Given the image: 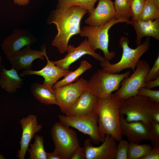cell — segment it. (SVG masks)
Returning <instances> with one entry per match:
<instances>
[{
    "instance_id": "cell-1",
    "label": "cell",
    "mask_w": 159,
    "mask_h": 159,
    "mask_svg": "<svg viewBox=\"0 0 159 159\" xmlns=\"http://www.w3.org/2000/svg\"><path fill=\"white\" fill-rule=\"evenodd\" d=\"M88 13L85 9L74 5L63 8H57L51 11L47 18L49 24H54L57 33L53 40L52 45L59 52H66L69 39L73 36L80 34L81 21Z\"/></svg>"
},
{
    "instance_id": "cell-2",
    "label": "cell",
    "mask_w": 159,
    "mask_h": 159,
    "mask_svg": "<svg viewBox=\"0 0 159 159\" xmlns=\"http://www.w3.org/2000/svg\"><path fill=\"white\" fill-rule=\"evenodd\" d=\"M122 100L112 93L107 97L98 98L95 111L102 142L106 135L119 142L122 139L120 127V109Z\"/></svg>"
},
{
    "instance_id": "cell-3",
    "label": "cell",
    "mask_w": 159,
    "mask_h": 159,
    "mask_svg": "<svg viewBox=\"0 0 159 159\" xmlns=\"http://www.w3.org/2000/svg\"><path fill=\"white\" fill-rule=\"evenodd\" d=\"M150 37H148L142 44L135 49L129 46V40L125 36L121 37L119 40L120 47L122 50L120 59L117 62L111 64L110 61L106 60L100 62L102 69L108 72L118 73L124 69L131 68L133 71L142 56L149 49L151 44Z\"/></svg>"
},
{
    "instance_id": "cell-4",
    "label": "cell",
    "mask_w": 159,
    "mask_h": 159,
    "mask_svg": "<svg viewBox=\"0 0 159 159\" xmlns=\"http://www.w3.org/2000/svg\"><path fill=\"white\" fill-rule=\"evenodd\" d=\"M129 21L125 19L115 18L103 25L95 26H85L81 29L80 34L82 37L87 38L88 42L95 51L97 49L101 50L103 52L104 58L110 61L115 56V51L110 52L108 49L110 29L115 24L120 22L129 24Z\"/></svg>"
},
{
    "instance_id": "cell-5",
    "label": "cell",
    "mask_w": 159,
    "mask_h": 159,
    "mask_svg": "<svg viewBox=\"0 0 159 159\" xmlns=\"http://www.w3.org/2000/svg\"><path fill=\"white\" fill-rule=\"evenodd\" d=\"M130 74L129 71L119 74L99 69L87 81V89L98 98L107 97L119 89L121 81Z\"/></svg>"
},
{
    "instance_id": "cell-6",
    "label": "cell",
    "mask_w": 159,
    "mask_h": 159,
    "mask_svg": "<svg viewBox=\"0 0 159 159\" xmlns=\"http://www.w3.org/2000/svg\"><path fill=\"white\" fill-rule=\"evenodd\" d=\"M155 102L148 97L137 95L122 101L120 115H125V119L128 122L140 121L150 125L152 121L150 113Z\"/></svg>"
},
{
    "instance_id": "cell-7",
    "label": "cell",
    "mask_w": 159,
    "mask_h": 159,
    "mask_svg": "<svg viewBox=\"0 0 159 159\" xmlns=\"http://www.w3.org/2000/svg\"><path fill=\"white\" fill-rule=\"evenodd\" d=\"M51 133L55 145L54 151L64 159H70L75 150L80 146L76 131L59 122L52 125Z\"/></svg>"
},
{
    "instance_id": "cell-8",
    "label": "cell",
    "mask_w": 159,
    "mask_h": 159,
    "mask_svg": "<svg viewBox=\"0 0 159 159\" xmlns=\"http://www.w3.org/2000/svg\"><path fill=\"white\" fill-rule=\"evenodd\" d=\"M150 68L146 61L139 60L133 73L121 81L115 95L122 101L137 95L139 90L145 87V77Z\"/></svg>"
},
{
    "instance_id": "cell-9",
    "label": "cell",
    "mask_w": 159,
    "mask_h": 159,
    "mask_svg": "<svg viewBox=\"0 0 159 159\" xmlns=\"http://www.w3.org/2000/svg\"><path fill=\"white\" fill-rule=\"evenodd\" d=\"M59 122L68 127H72L89 136L92 143L98 144L102 142L98 124V115L96 112L86 116H69L58 115Z\"/></svg>"
},
{
    "instance_id": "cell-10",
    "label": "cell",
    "mask_w": 159,
    "mask_h": 159,
    "mask_svg": "<svg viewBox=\"0 0 159 159\" xmlns=\"http://www.w3.org/2000/svg\"><path fill=\"white\" fill-rule=\"evenodd\" d=\"M52 88L60 111L65 114L82 93L87 89V80L81 77L72 83Z\"/></svg>"
},
{
    "instance_id": "cell-11",
    "label": "cell",
    "mask_w": 159,
    "mask_h": 159,
    "mask_svg": "<svg viewBox=\"0 0 159 159\" xmlns=\"http://www.w3.org/2000/svg\"><path fill=\"white\" fill-rule=\"evenodd\" d=\"M37 41L29 30L16 28L1 44V49L6 57L10 56L24 47L31 46Z\"/></svg>"
},
{
    "instance_id": "cell-12",
    "label": "cell",
    "mask_w": 159,
    "mask_h": 159,
    "mask_svg": "<svg viewBox=\"0 0 159 159\" xmlns=\"http://www.w3.org/2000/svg\"><path fill=\"white\" fill-rule=\"evenodd\" d=\"M41 49V50H33L31 46H28L12 55L6 57V59L10 62L12 68L17 71L22 69L32 70L34 61L37 59L43 60L47 55L45 46H42Z\"/></svg>"
},
{
    "instance_id": "cell-13",
    "label": "cell",
    "mask_w": 159,
    "mask_h": 159,
    "mask_svg": "<svg viewBox=\"0 0 159 159\" xmlns=\"http://www.w3.org/2000/svg\"><path fill=\"white\" fill-rule=\"evenodd\" d=\"M117 141L109 135H106L103 143L95 147L90 139L84 141V149L86 159H115Z\"/></svg>"
},
{
    "instance_id": "cell-14",
    "label": "cell",
    "mask_w": 159,
    "mask_h": 159,
    "mask_svg": "<svg viewBox=\"0 0 159 159\" xmlns=\"http://www.w3.org/2000/svg\"><path fill=\"white\" fill-rule=\"evenodd\" d=\"M66 52L67 54L62 59L53 61L56 66L65 70H69L70 65L83 56L88 54L100 62L105 60L104 57L94 51L89 45L86 39L77 47L71 44L68 45Z\"/></svg>"
},
{
    "instance_id": "cell-15",
    "label": "cell",
    "mask_w": 159,
    "mask_h": 159,
    "mask_svg": "<svg viewBox=\"0 0 159 159\" xmlns=\"http://www.w3.org/2000/svg\"><path fill=\"white\" fill-rule=\"evenodd\" d=\"M20 122L22 133L19 142L20 149L18 151L16 156L19 159H24L31 140L35 134L41 130L42 125L38 124L37 116L33 114L22 118Z\"/></svg>"
},
{
    "instance_id": "cell-16",
    "label": "cell",
    "mask_w": 159,
    "mask_h": 159,
    "mask_svg": "<svg viewBox=\"0 0 159 159\" xmlns=\"http://www.w3.org/2000/svg\"><path fill=\"white\" fill-rule=\"evenodd\" d=\"M150 125L140 121L128 122L123 115H120L122 135L125 136L130 142L140 143L143 141L149 140Z\"/></svg>"
},
{
    "instance_id": "cell-17",
    "label": "cell",
    "mask_w": 159,
    "mask_h": 159,
    "mask_svg": "<svg viewBox=\"0 0 159 159\" xmlns=\"http://www.w3.org/2000/svg\"><path fill=\"white\" fill-rule=\"evenodd\" d=\"M96 7L85 20V23L92 26L104 24L115 17L116 13L112 0H99Z\"/></svg>"
},
{
    "instance_id": "cell-18",
    "label": "cell",
    "mask_w": 159,
    "mask_h": 159,
    "mask_svg": "<svg viewBox=\"0 0 159 159\" xmlns=\"http://www.w3.org/2000/svg\"><path fill=\"white\" fill-rule=\"evenodd\" d=\"M47 63L41 69L39 70H24L20 74L21 77L35 75L42 76L44 78L43 83L52 87L61 77H64L72 71L65 70L56 66L50 61L47 55L45 57Z\"/></svg>"
},
{
    "instance_id": "cell-19",
    "label": "cell",
    "mask_w": 159,
    "mask_h": 159,
    "mask_svg": "<svg viewBox=\"0 0 159 159\" xmlns=\"http://www.w3.org/2000/svg\"><path fill=\"white\" fill-rule=\"evenodd\" d=\"M98 98L88 89L85 90L66 113L69 116L88 115L95 111Z\"/></svg>"
},
{
    "instance_id": "cell-20",
    "label": "cell",
    "mask_w": 159,
    "mask_h": 159,
    "mask_svg": "<svg viewBox=\"0 0 159 159\" xmlns=\"http://www.w3.org/2000/svg\"><path fill=\"white\" fill-rule=\"evenodd\" d=\"M129 24H131L136 31L137 37L135 42L137 46L142 44V39L145 37H151L159 40V19L143 21L131 18Z\"/></svg>"
},
{
    "instance_id": "cell-21",
    "label": "cell",
    "mask_w": 159,
    "mask_h": 159,
    "mask_svg": "<svg viewBox=\"0 0 159 159\" xmlns=\"http://www.w3.org/2000/svg\"><path fill=\"white\" fill-rule=\"evenodd\" d=\"M21 77L14 68L7 69L3 66L0 72V86L9 93L15 92L23 84Z\"/></svg>"
},
{
    "instance_id": "cell-22",
    "label": "cell",
    "mask_w": 159,
    "mask_h": 159,
    "mask_svg": "<svg viewBox=\"0 0 159 159\" xmlns=\"http://www.w3.org/2000/svg\"><path fill=\"white\" fill-rule=\"evenodd\" d=\"M30 90L33 95L41 103L58 106L52 87L43 83L34 82L31 85Z\"/></svg>"
},
{
    "instance_id": "cell-23",
    "label": "cell",
    "mask_w": 159,
    "mask_h": 159,
    "mask_svg": "<svg viewBox=\"0 0 159 159\" xmlns=\"http://www.w3.org/2000/svg\"><path fill=\"white\" fill-rule=\"evenodd\" d=\"M92 65L86 60L80 62L79 66L74 71H71L64 77L62 80L57 81L53 86V87L63 86L76 81L79 77L86 71L91 68Z\"/></svg>"
},
{
    "instance_id": "cell-24",
    "label": "cell",
    "mask_w": 159,
    "mask_h": 159,
    "mask_svg": "<svg viewBox=\"0 0 159 159\" xmlns=\"http://www.w3.org/2000/svg\"><path fill=\"white\" fill-rule=\"evenodd\" d=\"M27 151L29 154V159H47L43 136L36 135L34 142L30 144V148H28Z\"/></svg>"
},
{
    "instance_id": "cell-25",
    "label": "cell",
    "mask_w": 159,
    "mask_h": 159,
    "mask_svg": "<svg viewBox=\"0 0 159 159\" xmlns=\"http://www.w3.org/2000/svg\"><path fill=\"white\" fill-rule=\"evenodd\" d=\"M159 19V8L153 0H146L138 20L146 21Z\"/></svg>"
},
{
    "instance_id": "cell-26",
    "label": "cell",
    "mask_w": 159,
    "mask_h": 159,
    "mask_svg": "<svg viewBox=\"0 0 159 159\" xmlns=\"http://www.w3.org/2000/svg\"><path fill=\"white\" fill-rule=\"evenodd\" d=\"M114 3L116 13L115 18L130 21L132 17L130 2L129 0H115Z\"/></svg>"
},
{
    "instance_id": "cell-27",
    "label": "cell",
    "mask_w": 159,
    "mask_h": 159,
    "mask_svg": "<svg viewBox=\"0 0 159 159\" xmlns=\"http://www.w3.org/2000/svg\"><path fill=\"white\" fill-rule=\"evenodd\" d=\"M99 0H57V8L63 9L76 5L86 9L89 14L94 8L96 2Z\"/></svg>"
},
{
    "instance_id": "cell-28",
    "label": "cell",
    "mask_w": 159,
    "mask_h": 159,
    "mask_svg": "<svg viewBox=\"0 0 159 159\" xmlns=\"http://www.w3.org/2000/svg\"><path fill=\"white\" fill-rule=\"evenodd\" d=\"M149 144H140L130 142L127 155V159H140L152 148Z\"/></svg>"
},
{
    "instance_id": "cell-29",
    "label": "cell",
    "mask_w": 159,
    "mask_h": 159,
    "mask_svg": "<svg viewBox=\"0 0 159 159\" xmlns=\"http://www.w3.org/2000/svg\"><path fill=\"white\" fill-rule=\"evenodd\" d=\"M149 140L153 147L159 148V122H152Z\"/></svg>"
},
{
    "instance_id": "cell-30",
    "label": "cell",
    "mask_w": 159,
    "mask_h": 159,
    "mask_svg": "<svg viewBox=\"0 0 159 159\" xmlns=\"http://www.w3.org/2000/svg\"><path fill=\"white\" fill-rule=\"evenodd\" d=\"M117 145L115 159H127L129 143L122 139Z\"/></svg>"
},
{
    "instance_id": "cell-31",
    "label": "cell",
    "mask_w": 159,
    "mask_h": 159,
    "mask_svg": "<svg viewBox=\"0 0 159 159\" xmlns=\"http://www.w3.org/2000/svg\"><path fill=\"white\" fill-rule=\"evenodd\" d=\"M146 0H131L130 7L132 18L138 20L143 9Z\"/></svg>"
},
{
    "instance_id": "cell-32",
    "label": "cell",
    "mask_w": 159,
    "mask_h": 159,
    "mask_svg": "<svg viewBox=\"0 0 159 159\" xmlns=\"http://www.w3.org/2000/svg\"><path fill=\"white\" fill-rule=\"evenodd\" d=\"M137 95L148 97L155 102L159 103V90H153L145 87L140 88Z\"/></svg>"
},
{
    "instance_id": "cell-33",
    "label": "cell",
    "mask_w": 159,
    "mask_h": 159,
    "mask_svg": "<svg viewBox=\"0 0 159 159\" xmlns=\"http://www.w3.org/2000/svg\"><path fill=\"white\" fill-rule=\"evenodd\" d=\"M159 76V56L155 60L152 67L150 69L145 78V84Z\"/></svg>"
},
{
    "instance_id": "cell-34",
    "label": "cell",
    "mask_w": 159,
    "mask_h": 159,
    "mask_svg": "<svg viewBox=\"0 0 159 159\" xmlns=\"http://www.w3.org/2000/svg\"><path fill=\"white\" fill-rule=\"evenodd\" d=\"M150 115L152 122H159V103L155 102L150 111Z\"/></svg>"
},
{
    "instance_id": "cell-35",
    "label": "cell",
    "mask_w": 159,
    "mask_h": 159,
    "mask_svg": "<svg viewBox=\"0 0 159 159\" xmlns=\"http://www.w3.org/2000/svg\"><path fill=\"white\" fill-rule=\"evenodd\" d=\"M159 148L153 147L140 159H159Z\"/></svg>"
},
{
    "instance_id": "cell-36",
    "label": "cell",
    "mask_w": 159,
    "mask_h": 159,
    "mask_svg": "<svg viewBox=\"0 0 159 159\" xmlns=\"http://www.w3.org/2000/svg\"><path fill=\"white\" fill-rule=\"evenodd\" d=\"M70 159H86L84 149L80 146L75 150Z\"/></svg>"
},
{
    "instance_id": "cell-37",
    "label": "cell",
    "mask_w": 159,
    "mask_h": 159,
    "mask_svg": "<svg viewBox=\"0 0 159 159\" xmlns=\"http://www.w3.org/2000/svg\"><path fill=\"white\" fill-rule=\"evenodd\" d=\"M159 86V76L155 79L149 81L145 84L144 87L152 89Z\"/></svg>"
},
{
    "instance_id": "cell-38",
    "label": "cell",
    "mask_w": 159,
    "mask_h": 159,
    "mask_svg": "<svg viewBox=\"0 0 159 159\" xmlns=\"http://www.w3.org/2000/svg\"><path fill=\"white\" fill-rule=\"evenodd\" d=\"M47 159H64L60 155L55 151L46 153Z\"/></svg>"
},
{
    "instance_id": "cell-39",
    "label": "cell",
    "mask_w": 159,
    "mask_h": 159,
    "mask_svg": "<svg viewBox=\"0 0 159 159\" xmlns=\"http://www.w3.org/2000/svg\"><path fill=\"white\" fill-rule=\"evenodd\" d=\"M15 4L19 6H25L28 5L30 1V0H13Z\"/></svg>"
},
{
    "instance_id": "cell-40",
    "label": "cell",
    "mask_w": 159,
    "mask_h": 159,
    "mask_svg": "<svg viewBox=\"0 0 159 159\" xmlns=\"http://www.w3.org/2000/svg\"><path fill=\"white\" fill-rule=\"evenodd\" d=\"M155 5L159 8V0H153Z\"/></svg>"
},
{
    "instance_id": "cell-41",
    "label": "cell",
    "mask_w": 159,
    "mask_h": 159,
    "mask_svg": "<svg viewBox=\"0 0 159 159\" xmlns=\"http://www.w3.org/2000/svg\"><path fill=\"white\" fill-rule=\"evenodd\" d=\"M2 61V58L1 56L0 55V70H1V69L2 67L3 66H2L1 63Z\"/></svg>"
},
{
    "instance_id": "cell-42",
    "label": "cell",
    "mask_w": 159,
    "mask_h": 159,
    "mask_svg": "<svg viewBox=\"0 0 159 159\" xmlns=\"http://www.w3.org/2000/svg\"><path fill=\"white\" fill-rule=\"evenodd\" d=\"M130 2L131 0H129Z\"/></svg>"
}]
</instances>
